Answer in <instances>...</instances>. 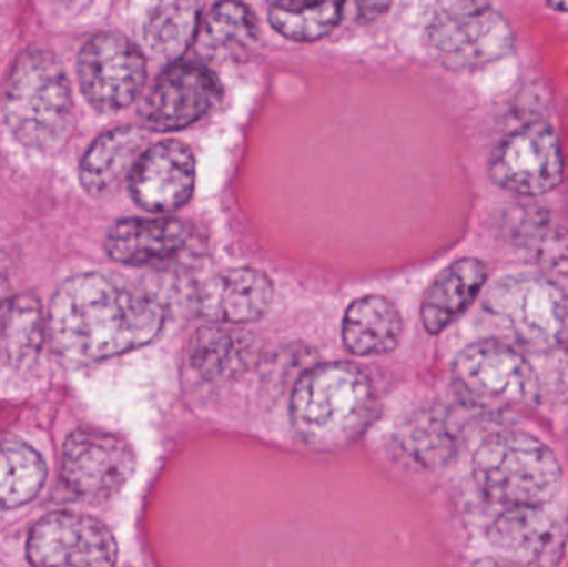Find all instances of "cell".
Wrapping results in <instances>:
<instances>
[{"instance_id":"obj_1","label":"cell","mask_w":568,"mask_h":567,"mask_svg":"<svg viewBox=\"0 0 568 567\" xmlns=\"http://www.w3.org/2000/svg\"><path fill=\"white\" fill-rule=\"evenodd\" d=\"M165 312L146 293L102 273L67 280L50 305L49 338L63 358L97 363L152 343L162 332Z\"/></svg>"},{"instance_id":"obj_2","label":"cell","mask_w":568,"mask_h":567,"mask_svg":"<svg viewBox=\"0 0 568 567\" xmlns=\"http://www.w3.org/2000/svg\"><path fill=\"white\" fill-rule=\"evenodd\" d=\"M374 389L366 373L351 363L314 366L301 376L291 396V423L311 448L349 445L366 429Z\"/></svg>"},{"instance_id":"obj_3","label":"cell","mask_w":568,"mask_h":567,"mask_svg":"<svg viewBox=\"0 0 568 567\" xmlns=\"http://www.w3.org/2000/svg\"><path fill=\"white\" fill-rule=\"evenodd\" d=\"M2 109L22 145L43 152L60 149L73 125L72 87L60 60L39 47L23 50L7 79Z\"/></svg>"},{"instance_id":"obj_4","label":"cell","mask_w":568,"mask_h":567,"mask_svg":"<svg viewBox=\"0 0 568 567\" xmlns=\"http://www.w3.org/2000/svg\"><path fill=\"white\" fill-rule=\"evenodd\" d=\"M473 472L486 498L504 508L549 505L564 483L556 453L540 439L517 432L484 439L474 455Z\"/></svg>"},{"instance_id":"obj_5","label":"cell","mask_w":568,"mask_h":567,"mask_svg":"<svg viewBox=\"0 0 568 567\" xmlns=\"http://www.w3.org/2000/svg\"><path fill=\"white\" fill-rule=\"evenodd\" d=\"M427 47L453 70H479L509 57L516 33L490 0H430Z\"/></svg>"},{"instance_id":"obj_6","label":"cell","mask_w":568,"mask_h":567,"mask_svg":"<svg viewBox=\"0 0 568 567\" xmlns=\"http://www.w3.org/2000/svg\"><path fill=\"white\" fill-rule=\"evenodd\" d=\"M454 386L460 398L486 412L529 408L539 398V378L532 365L500 342H477L457 355Z\"/></svg>"},{"instance_id":"obj_7","label":"cell","mask_w":568,"mask_h":567,"mask_svg":"<svg viewBox=\"0 0 568 567\" xmlns=\"http://www.w3.org/2000/svg\"><path fill=\"white\" fill-rule=\"evenodd\" d=\"M486 308L527 348L549 352L568 340V295L544 275H510L497 280Z\"/></svg>"},{"instance_id":"obj_8","label":"cell","mask_w":568,"mask_h":567,"mask_svg":"<svg viewBox=\"0 0 568 567\" xmlns=\"http://www.w3.org/2000/svg\"><path fill=\"white\" fill-rule=\"evenodd\" d=\"M559 133L549 122H529L504 136L490 153L489 176L499 189L520 196L552 192L564 180Z\"/></svg>"},{"instance_id":"obj_9","label":"cell","mask_w":568,"mask_h":567,"mask_svg":"<svg viewBox=\"0 0 568 567\" xmlns=\"http://www.w3.org/2000/svg\"><path fill=\"white\" fill-rule=\"evenodd\" d=\"M77 75L87 102L112 113L132 105L146 80L142 50L119 32H100L82 47Z\"/></svg>"},{"instance_id":"obj_10","label":"cell","mask_w":568,"mask_h":567,"mask_svg":"<svg viewBox=\"0 0 568 567\" xmlns=\"http://www.w3.org/2000/svg\"><path fill=\"white\" fill-rule=\"evenodd\" d=\"M135 466L132 446L110 433L79 429L63 445V482L87 502L115 495L132 478Z\"/></svg>"},{"instance_id":"obj_11","label":"cell","mask_w":568,"mask_h":567,"mask_svg":"<svg viewBox=\"0 0 568 567\" xmlns=\"http://www.w3.org/2000/svg\"><path fill=\"white\" fill-rule=\"evenodd\" d=\"M222 95L212 70L202 63H170L140 107V120L150 132H175L206 115Z\"/></svg>"},{"instance_id":"obj_12","label":"cell","mask_w":568,"mask_h":567,"mask_svg":"<svg viewBox=\"0 0 568 567\" xmlns=\"http://www.w3.org/2000/svg\"><path fill=\"white\" fill-rule=\"evenodd\" d=\"M33 566H113L119 546L105 525L77 513H52L40 519L27 541Z\"/></svg>"},{"instance_id":"obj_13","label":"cell","mask_w":568,"mask_h":567,"mask_svg":"<svg viewBox=\"0 0 568 567\" xmlns=\"http://www.w3.org/2000/svg\"><path fill=\"white\" fill-rule=\"evenodd\" d=\"M195 156L180 140L149 146L130 175V195L140 209L169 213L182 209L195 189Z\"/></svg>"},{"instance_id":"obj_14","label":"cell","mask_w":568,"mask_h":567,"mask_svg":"<svg viewBox=\"0 0 568 567\" xmlns=\"http://www.w3.org/2000/svg\"><path fill=\"white\" fill-rule=\"evenodd\" d=\"M273 283L260 270L232 269L206 280L195 296L196 313L212 323L245 325L268 312Z\"/></svg>"},{"instance_id":"obj_15","label":"cell","mask_w":568,"mask_h":567,"mask_svg":"<svg viewBox=\"0 0 568 567\" xmlns=\"http://www.w3.org/2000/svg\"><path fill=\"white\" fill-rule=\"evenodd\" d=\"M552 505L506 508L490 526V541L524 561H544L556 555L566 541L567 523Z\"/></svg>"},{"instance_id":"obj_16","label":"cell","mask_w":568,"mask_h":567,"mask_svg":"<svg viewBox=\"0 0 568 567\" xmlns=\"http://www.w3.org/2000/svg\"><path fill=\"white\" fill-rule=\"evenodd\" d=\"M190 226L176 219H126L110 229L105 250L123 265L146 266L169 262L189 245Z\"/></svg>"},{"instance_id":"obj_17","label":"cell","mask_w":568,"mask_h":567,"mask_svg":"<svg viewBox=\"0 0 568 567\" xmlns=\"http://www.w3.org/2000/svg\"><path fill=\"white\" fill-rule=\"evenodd\" d=\"M150 146L143 125L116 126L100 135L80 162V183L93 196L106 195L130 179L140 156Z\"/></svg>"},{"instance_id":"obj_18","label":"cell","mask_w":568,"mask_h":567,"mask_svg":"<svg viewBox=\"0 0 568 567\" xmlns=\"http://www.w3.org/2000/svg\"><path fill=\"white\" fill-rule=\"evenodd\" d=\"M486 263L477 259H460L444 269L427 288L420 306L424 328L439 335L470 308L486 285Z\"/></svg>"},{"instance_id":"obj_19","label":"cell","mask_w":568,"mask_h":567,"mask_svg":"<svg viewBox=\"0 0 568 567\" xmlns=\"http://www.w3.org/2000/svg\"><path fill=\"white\" fill-rule=\"evenodd\" d=\"M403 318L393 302L379 295L356 300L343 320V342L356 356L386 355L399 345Z\"/></svg>"},{"instance_id":"obj_20","label":"cell","mask_w":568,"mask_h":567,"mask_svg":"<svg viewBox=\"0 0 568 567\" xmlns=\"http://www.w3.org/2000/svg\"><path fill=\"white\" fill-rule=\"evenodd\" d=\"M260 23L242 0H219L202 16L196 49L209 60L245 55L258 42Z\"/></svg>"},{"instance_id":"obj_21","label":"cell","mask_w":568,"mask_h":567,"mask_svg":"<svg viewBox=\"0 0 568 567\" xmlns=\"http://www.w3.org/2000/svg\"><path fill=\"white\" fill-rule=\"evenodd\" d=\"M255 356V340L248 333L222 323L203 326L190 343V362L209 382L232 379L246 372Z\"/></svg>"},{"instance_id":"obj_22","label":"cell","mask_w":568,"mask_h":567,"mask_svg":"<svg viewBox=\"0 0 568 567\" xmlns=\"http://www.w3.org/2000/svg\"><path fill=\"white\" fill-rule=\"evenodd\" d=\"M202 22L199 0H160L143 23V39L155 55L179 60L195 43Z\"/></svg>"},{"instance_id":"obj_23","label":"cell","mask_w":568,"mask_h":567,"mask_svg":"<svg viewBox=\"0 0 568 567\" xmlns=\"http://www.w3.org/2000/svg\"><path fill=\"white\" fill-rule=\"evenodd\" d=\"M47 479L39 452L13 435H0V512L32 502Z\"/></svg>"},{"instance_id":"obj_24","label":"cell","mask_w":568,"mask_h":567,"mask_svg":"<svg viewBox=\"0 0 568 567\" xmlns=\"http://www.w3.org/2000/svg\"><path fill=\"white\" fill-rule=\"evenodd\" d=\"M45 335H49V326L36 296L19 295L7 303L0 316V342L10 363L27 365L32 362L39 355Z\"/></svg>"},{"instance_id":"obj_25","label":"cell","mask_w":568,"mask_h":567,"mask_svg":"<svg viewBox=\"0 0 568 567\" xmlns=\"http://www.w3.org/2000/svg\"><path fill=\"white\" fill-rule=\"evenodd\" d=\"M344 20V0H317L306 6L272 7L270 23L276 32L296 42H316L329 36Z\"/></svg>"},{"instance_id":"obj_26","label":"cell","mask_w":568,"mask_h":567,"mask_svg":"<svg viewBox=\"0 0 568 567\" xmlns=\"http://www.w3.org/2000/svg\"><path fill=\"white\" fill-rule=\"evenodd\" d=\"M394 0H344V19L367 23L384 16Z\"/></svg>"},{"instance_id":"obj_27","label":"cell","mask_w":568,"mask_h":567,"mask_svg":"<svg viewBox=\"0 0 568 567\" xmlns=\"http://www.w3.org/2000/svg\"><path fill=\"white\" fill-rule=\"evenodd\" d=\"M268 2L273 3V7L291 9V7L306 6V3L317 2V0H268Z\"/></svg>"},{"instance_id":"obj_28","label":"cell","mask_w":568,"mask_h":567,"mask_svg":"<svg viewBox=\"0 0 568 567\" xmlns=\"http://www.w3.org/2000/svg\"><path fill=\"white\" fill-rule=\"evenodd\" d=\"M546 3L554 12L568 13V0H546Z\"/></svg>"}]
</instances>
